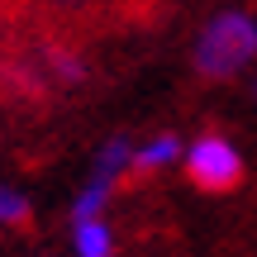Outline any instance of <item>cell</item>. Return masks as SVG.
Returning a JSON list of instances; mask_svg holds the SVG:
<instances>
[{
    "mask_svg": "<svg viewBox=\"0 0 257 257\" xmlns=\"http://www.w3.org/2000/svg\"><path fill=\"white\" fill-rule=\"evenodd\" d=\"M257 57V24L243 10H224L195 38V67L205 76H233Z\"/></svg>",
    "mask_w": 257,
    "mask_h": 257,
    "instance_id": "obj_1",
    "label": "cell"
},
{
    "mask_svg": "<svg viewBox=\"0 0 257 257\" xmlns=\"http://www.w3.org/2000/svg\"><path fill=\"white\" fill-rule=\"evenodd\" d=\"M181 157H186V176H191L195 186H205V191H229V186H238V176H243V153L229 143V138H219V134L195 138Z\"/></svg>",
    "mask_w": 257,
    "mask_h": 257,
    "instance_id": "obj_2",
    "label": "cell"
},
{
    "mask_svg": "<svg viewBox=\"0 0 257 257\" xmlns=\"http://www.w3.org/2000/svg\"><path fill=\"white\" fill-rule=\"evenodd\" d=\"M181 138L176 134H157V138H148V143H138L134 148V167L138 172H162V167H172V162H181Z\"/></svg>",
    "mask_w": 257,
    "mask_h": 257,
    "instance_id": "obj_3",
    "label": "cell"
},
{
    "mask_svg": "<svg viewBox=\"0 0 257 257\" xmlns=\"http://www.w3.org/2000/svg\"><path fill=\"white\" fill-rule=\"evenodd\" d=\"M72 248L76 257H110L114 252V233L105 219H72Z\"/></svg>",
    "mask_w": 257,
    "mask_h": 257,
    "instance_id": "obj_4",
    "label": "cell"
},
{
    "mask_svg": "<svg viewBox=\"0 0 257 257\" xmlns=\"http://www.w3.org/2000/svg\"><path fill=\"white\" fill-rule=\"evenodd\" d=\"M24 219H29V195L0 181V224H24Z\"/></svg>",
    "mask_w": 257,
    "mask_h": 257,
    "instance_id": "obj_5",
    "label": "cell"
},
{
    "mask_svg": "<svg viewBox=\"0 0 257 257\" xmlns=\"http://www.w3.org/2000/svg\"><path fill=\"white\" fill-rule=\"evenodd\" d=\"M252 91H257V86H252Z\"/></svg>",
    "mask_w": 257,
    "mask_h": 257,
    "instance_id": "obj_6",
    "label": "cell"
}]
</instances>
